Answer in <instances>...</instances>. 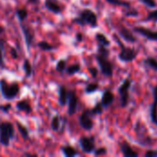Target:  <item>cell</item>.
<instances>
[{"mask_svg":"<svg viewBox=\"0 0 157 157\" xmlns=\"http://www.w3.org/2000/svg\"><path fill=\"white\" fill-rule=\"evenodd\" d=\"M96 60L98 62V64L99 66L101 74L106 77H111L113 75L114 67H113L112 63L109 60V57L97 53L96 54Z\"/></svg>","mask_w":157,"mask_h":157,"instance_id":"obj_5","label":"cell"},{"mask_svg":"<svg viewBox=\"0 0 157 157\" xmlns=\"http://www.w3.org/2000/svg\"><path fill=\"white\" fill-rule=\"evenodd\" d=\"M67 104H68V111H67L68 114L70 116L75 114L78 107V97L75 90H69Z\"/></svg>","mask_w":157,"mask_h":157,"instance_id":"obj_11","label":"cell"},{"mask_svg":"<svg viewBox=\"0 0 157 157\" xmlns=\"http://www.w3.org/2000/svg\"><path fill=\"white\" fill-rule=\"evenodd\" d=\"M66 122H67V120L65 118H63L59 115H56L52 119L51 129L56 132H63V131L65 129Z\"/></svg>","mask_w":157,"mask_h":157,"instance_id":"obj_12","label":"cell"},{"mask_svg":"<svg viewBox=\"0 0 157 157\" xmlns=\"http://www.w3.org/2000/svg\"><path fill=\"white\" fill-rule=\"evenodd\" d=\"M12 105L10 103H6V104H2L0 105V110L3 111L4 113H8V111L11 109Z\"/></svg>","mask_w":157,"mask_h":157,"instance_id":"obj_38","label":"cell"},{"mask_svg":"<svg viewBox=\"0 0 157 157\" xmlns=\"http://www.w3.org/2000/svg\"><path fill=\"white\" fill-rule=\"evenodd\" d=\"M114 94L110 91V90H106L104 91L103 93V96H102V98H101V104L104 108H108L109 107L113 101H114Z\"/></svg>","mask_w":157,"mask_h":157,"instance_id":"obj_19","label":"cell"},{"mask_svg":"<svg viewBox=\"0 0 157 157\" xmlns=\"http://www.w3.org/2000/svg\"><path fill=\"white\" fill-rule=\"evenodd\" d=\"M37 45H38V47H39L40 50H42V51H44V52H51V51H53V50L56 49L55 46H53L52 44L49 43V42L46 41V40H41V41H40V42H38Z\"/></svg>","mask_w":157,"mask_h":157,"instance_id":"obj_27","label":"cell"},{"mask_svg":"<svg viewBox=\"0 0 157 157\" xmlns=\"http://www.w3.org/2000/svg\"><path fill=\"white\" fill-rule=\"evenodd\" d=\"M144 63L147 67H149V68H151V69H153V70H155V71H156L157 72L156 59H155V58H153V57H148V58H146V59L144 61Z\"/></svg>","mask_w":157,"mask_h":157,"instance_id":"obj_30","label":"cell"},{"mask_svg":"<svg viewBox=\"0 0 157 157\" xmlns=\"http://www.w3.org/2000/svg\"><path fill=\"white\" fill-rule=\"evenodd\" d=\"M79 145L81 147V150L86 154H92L94 153L96 149V144H95V137L90 136H83L79 139Z\"/></svg>","mask_w":157,"mask_h":157,"instance_id":"obj_8","label":"cell"},{"mask_svg":"<svg viewBox=\"0 0 157 157\" xmlns=\"http://www.w3.org/2000/svg\"><path fill=\"white\" fill-rule=\"evenodd\" d=\"M96 40H97L98 45H102V46H106V47H109L110 45L109 40L103 33H100V32L97 33L96 34Z\"/></svg>","mask_w":157,"mask_h":157,"instance_id":"obj_23","label":"cell"},{"mask_svg":"<svg viewBox=\"0 0 157 157\" xmlns=\"http://www.w3.org/2000/svg\"><path fill=\"white\" fill-rule=\"evenodd\" d=\"M93 115L90 112V109H86L79 116V124L86 131H91L94 127V121L92 120Z\"/></svg>","mask_w":157,"mask_h":157,"instance_id":"obj_10","label":"cell"},{"mask_svg":"<svg viewBox=\"0 0 157 157\" xmlns=\"http://www.w3.org/2000/svg\"><path fill=\"white\" fill-rule=\"evenodd\" d=\"M28 10H27V8H25V7H22V8H17V10H16V15H17V18H18V20H19V22H23L25 19H26V17H28Z\"/></svg>","mask_w":157,"mask_h":157,"instance_id":"obj_29","label":"cell"},{"mask_svg":"<svg viewBox=\"0 0 157 157\" xmlns=\"http://www.w3.org/2000/svg\"><path fill=\"white\" fill-rule=\"evenodd\" d=\"M69 90L64 86H59L58 89V103L61 107H64L68 101Z\"/></svg>","mask_w":157,"mask_h":157,"instance_id":"obj_15","label":"cell"},{"mask_svg":"<svg viewBox=\"0 0 157 157\" xmlns=\"http://www.w3.org/2000/svg\"><path fill=\"white\" fill-rule=\"evenodd\" d=\"M119 34L121 35V37L125 40L126 41L128 42H131V43H134L136 42V37L133 35V33L126 27H124L123 25H121L120 28H119Z\"/></svg>","mask_w":157,"mask_h":157,"instance_id":"obj_14","label":"cell"},{"mask_svg":"<svg viewBox=\"0 0 157 157\" xmlns=\"http://www.w3.org/2000/svg\"><path fill=\"white\" fill-rule=\"evenodd\" d=\"M132 86V80L130 77L126 78L121 86L119 87V94L121 96V106L122 108H126L129 104V98H130V87Z\"/></svg>","mask_w":157,"mask_h":157,"instance_id":"obj_7","label":"cell"},{"mask_svg":"<svg viewBox=\"0 0 157 157\" xmlns=\"http://www.w3.org/2000/svg\"><path fill=\"white\" fill-rule=\"evenodd\" d=\"M20 28H21V30H22V33H23V36H24V40H25L26 46L28 48V51H29L30 48L33 45L34 39H35L34 30L29 26H27L23 22H20Z\"/></svg>","mask_w":157,"mask_h":157,"instance_id":"obj_9","label":"cell"},{"mask_svg":"<svg viewBox=\"0 0 157 157\" xmlns=\"http://www.w3.org/2000/svg\"><path fill=\"white\" fill-rule=\"evenodd\" d=\"M116 41L117 43L119 44L120 48H121V52L119 53V59L121 61V62H124V63H131L132 62L133 60L136 59L137 57V53L138 52L132 48H129V47H126L121 41V40L116 37Z\"/></svg>","mask_w":157,"mask_h":157,"instance_id":"obj_4","label":"cell"},{"mask_svg":"<svg viewBox=\"0 0 157 157\" xmlns=\"http://www.w3.org/2000/svg\"><path fill=\"white\" fill-rule=\"evenodd\" d=\"M76 40H77L78 42H80V41L83 40V35H82L81 33H77V34H76Z\"/></svg>","mask_w":157,"mask_h":157,"instance_id":"obj_43","label":"cell"},{"mask_svg":"<svg viewBox=\"0 0 157 157\" xmlns=\"http://www.w3.org/2000/svg\"><path fill=\"white\" fill-rule=\"evenodd\" d=\"M135 132L137 134V141L144 146H148L154 144V140L147 134L144 125L142 124L141 121H138L135 125Z\"/></svg>","mask_w":157,"mask_h":157,"instance_id":"obj_6","label":"cell"},{"mask_svg":"<svg viewBox=\"0 0 157 157\" xmlns=\"http://www.w3.org/2000/svg\"><path fill=\"white\" fill-rule=\"evenodd\" d=\"M16 125H17V128L20 135H21V137L24 140H29V130L23 124H21L18 121H16Z\"/></svg>","mask_w":157,"mask_h":157,"instance_id":"obj_24","label":"cell"},{"mask_svg":"<svg viewBox=\"0 0 157 157\" xmlns=\"http://www.w3.org/2000/svg\"><path fill=\"white\" fill-rule=\"evenodd\" d=\"M80 70H81L80 63H74V64H71V65H69V66L66 67L65 73L68 75H74L77 74L78 72H80Z\"/></svg>","mask_w":157,"mask_h":157,"instance_id":"obj_25","label":"cell"},{"mask_svg":"<svg viewBox=\"0 0 157 157\" xmlns=\"http://www.w3.org/2000/svg\"><path fill=\"white\" fill-rule=\"evenodd\" d=\"M133 31L144 36V37H145L149 40L157 41L156 30H152V29L144 28V27H133Z\"/></svg>","mask_w":157,"mask_h":157,"instance_id":"obj_13","label":"cell"},{"mask_svg":"<svg viewBox=\"0 0 157 157\" xmlns=\"http://www.w3.org/2000/svg\"><path fill=\"white\" fill-rule=\"evenodd\" d=\"M6 45V41L4 39H0V69H5L6 64L4 62V51Z\"/></svg>","mask_w":157,"mask_h":157,"instance_id":"obj_26","label":"cell"},{"mask_svg":"<svg viewBox=\"0 0 157 157\" xmlns=\"http://www.w3.org/2000/svg\"><path fill=\"white\" fill-rule=\"evenodd\" d=\"M4 31H5V28H4L2 25H0V35H1V34H3V33H4Z\"/></svg>","mask_w":157,"mask_h":157,"instance_id":"obj_45","label":"cell"},{"mask_svg":"<svg viewBox=\"0 0 157 157\" xmlns=\"http://www.w3.org/2000/svg\"><path fill=\"white\" fill-rule=\"evenodd\" d=\"M16 108L19 111H23L26 114H30L32 112V107L28 99H22L16 104Z\"/></svg>","mask_w":157,"mask_h":157,"instance_id":"obj_20","label":"cell"},{"mask_svg":"<svg viewBox=\"0 0 157 157\" xmlns=\"http://www.w3.org/2000/svg\"><path fill=\"white\" fill-rule=\"evenodd\" d=\"M144 20L145 21H155V22H157V9L149 12L147 17H146V18Z\"/></svg>","mask_w":157,"mask_h":157,"instance_id":"obj_35","label":"cell"},{"mask_svg":"<svg viewBox=\"0 0 157 157\" xmlns=\"http://www.w3.org/2000/svg\"><path fill=\"white\" fill-rule=\"evenodd\" d=\"M145 157H157V150H148L145 154Z\"/></svg>","mask_w":157,"mask_h":157,"instance_id":"obj_40","label":"cell"},{"mask_svg":"<svg viewBox=\"0 0 157 157\" xmlns=\"http://www.w3.org/2000/svg\"><path fill=\"white\" fill-rule=\"evenodd\" d=\"M107 153H108V151H107V149L105 147H100V148H98V149L96 148L93 154H94L95 156H101V155H107Z\"/></svg>","mask_w":157,"mask_h":157,"instance_id":"obj_36","label":"cell"},{"mask_svg":"<svg viewBox=\"0 0 157 157\" xmlns=\"http://www.w3.org/2000/svg\"><path fill=\"white\" fill-rule=\"evenodd\" d=\"M99 86L98 83H90L87 84L86 86L85 87V93L86 94H92L94 92H96L98 89Z\"/></svg>","mask_w":157,"mask_h":157,"instance_id":"obj_31","label":"cell"},{"mask_svg":"<svg viewBox=\"0 0 157 157\" xmlns=\"http://www.w3.org/2000/svg\"><path fill=\"white\" fill-rule=\"evenodd\" d=\"M125 15L127 16V17H137L138 15H139V12L137 11V9H131V10H128L126 13H125Z\"/></svg>","mask_w":157,"mask_h":157,"instance_id":"obj_39","label":"cell"},{"mask_svg":"<svg viewBox=\"0 0 157 157\" xmlns=\"http://www.w3.org/2000/svg\"><path fill=\"white\" fill-rule=\"evenodd\" d=\"M20 92V86L17 82L8 83L6 79H0V93L6 100L15 99Z\"/></svg>","mask_w":157,"mask_h":157,"instance_id":"obj_2","label":"cell"},{"mask_svg":"<svg viewBox=\"0 0 157 157\" xmlns=\"http://www.w3.org/2000/svg\"><path fill=\"white\" fill-rule=\"evenodd\" d=\"M103 109H104V107L102 106L101 102H98V103L96 104V106H95L92 109H90V112H91V114H92L93 116L100 115V114H102Z\"/></svg>","mask_w":157,"mask_h":157,"instance_id":"obj_32","label":"cell"},{"mask_svg":"<svg viewBox=\"0 0 157 157\" xmlns=\"http://www.w3.org/2000/svg\"><path fill=\"white\" fill-rule=\"evenodd\" d=\"M97 53L101 54V55H103V56H107V57H109V48H108V47H106V46L98 45V52H97Z\"/></svg>","mask_w":157,"mask_h":157,"instance_id":"obj_34","label":"cell"},{"mask_svg":"<svg viewBox=\"0 0 157 157\" xmlns=\"http://www.w3.org/2000/svg\"><path fill=\"white\" fill-rule=\"evenodd\" d=\"M141 2L143 4H144L145 6H147L150 8H155L156 7L157 3L155 0H141Z\"/></svg>","mask_w":157,"mask_h":157,"instance_id":"obj_37","label":"cell"},{"mask_svg":"<svg viewBox=\"0 0 157 157\" xmlns=\"http://www.w3.org/2000/svg\"><path fill=\"white\" fill-rule=\"evenodd\" d=\"M89 72H90V74H91V75H92L93 77H97V75H98V69H97V68H95V67H91V68H89Z\"/></svg>","mask_w":157,"mask_h":157,"instance_id":"obj_41","label":"cell"},{"mask_svg":"<svg viewBox=\"0 0 157 157\" xmlns=\"http://www.w3.org/2000/svg\"><path fill=\"white\" fill-rule=\"evenodd\" d=\"M73 23H75L83 27L90 26L91 28H97L98 27V16L93 10L89 8H84L73 19Z\"/></svg>","mask_w":157,"mask_h":157,"instance_id":"obj_1","label":"cell"},{"mask_svg":"<svg viewBox=\"0 0 157 157\" xmlns=\"http://www.w3.org/2000/svg\"><path fill=\"white\" fill-rule=\"evenodd\" d=\"M121 152L125 157H138L139 155L138 153H136L127 142L121 144Z\"/></svg>","mask_w":157,"mask_h":157,"instance_id":"obj_17","label":"cell"},{"mask_svg":"<svg viewBox=\"0 0 157 157\" xmlns=\"http://www.w3.org/2000/svg\"><path fill=\"white\" fill-rule=\"evenodd\" d=\"M44 6L49 11H51L52 13H53L55 15H59L63 12L62 6L54 0H45Z\"/></svg>","mask_w":157,"mask_h":157,"instance_id":"obj_16","label":"cell"},{"mask_svg":"<svg viewBox=\"0 0 157 157\" xmlns=\"http://www.w3.org/2000/svg\"><path fill=\"white\" fill-rule=\"evenodd\" d=\"M61 151L63 154V155L66 157H74L79 155L78 151L75 147H73L71 145H64V146H63L61 148Z\"/></svg>","mask_w":157,"mask_h":157,"instance_id":"obj_21","label":"cell"},{"mask_svg":"<svg viewBox=\"0 0 157 157\" xmlns=\"http://www.w3.org/2000/svg\"><path fill=\"white\" fill-rule=\"evenodd\" d=\"M24 155H25V156H37V155H32V154H29V153H25Z\"/></svg>","mask_w":157,"mask_h":157,"instance_id":"obj_44","label":"cell"},{"mask_svg":"<svg viewBox=\"0 0 157 157\" xmlns=\"http://www.w3.org/2000/svg\"><path fill=\"white\" fill-rule=\"evenodd\" d=\"M154 103L150 110V117L151 121L157 125V86H155L154 88Z\"/></svg>","mask_w":157,"mask_h":157,"instance_id":"obj_18","label":"cell"},{"mask_svg":"<svg viewBox=\"0 0 157 157\" xmlns=\"http://www.w3.org/2000/svg\"><path fill=\"white\" fill-rule=\"evenodd\" d=\"M15 138V128L10 121H0V144L9 146L10 142Z\"/></svg>","mask_w":157,"mask_h":157,"instance_id":"obj_3","label":"cell"},{"mask_svg":"<svg viewBox=\"0 0 157 157\" xmlns=\"http://www.w3.org/2000/svg\"><path fill=\"white\" fill-rule=\"evenodd\" d=\"M66 61L63 60V59H61L57 62L56 63V66H55V69L57 72L59 73H63L65 72V69H66Z\"/></svg>","mask_w":157,"mask_h":157,"instance_id":"obj_33","label":"cell"},{"mask_svg":"<svg viewBox=\"0 0 157 157\" xmlns=\"http://www.w3.org/2000/svg\"><path fill=\"white\" fill-rule=\"evenodd\" d=\"M10 53H11V55H12V57L14 59H17L18 55H17V50L15 48H11L10 49Z\"/></svg>","mask_w":157,"mask_h":157,"instance_id":"obj_42","label":"cell"},{"mask_svg":"<svg viewBox=\"0 0 157 157\" xmlns=\"http://www.w3.org/2000/svg\"><path fill=\"white\" fill-rule=\"evenodd\" d=\"M39 0H28V3H32V4H34V3H37Z\"/></svg>","mask_w":157,"mask_h":157,"instance_id":"obj_46","label":"cell"},{"mask_svg":"<svg viewBox=\"0 0 157 157\" xmlns=\"http://www.w3.org/2000/svg\"><path fill=\"white\" fill-rule=\"evenodd\" d=\"M22 68L24 70V73H25V77L26 78H29L32 74H33V68H32V65L29 62V59H25L24 62H23V64H22Z\"/></svg>","mask_w":157,"mask_h":157,"instance_id":"obj_22","label":"cell"},{"mask_svg":"<svg viewBox=\"0 0 157 157\" xmlns=\"http://www.w3.org/2000/svg\"><path fill=\"white\" fill-rule=\"evenodd\" d=\"M106 1L110 5L131 8V3L129 1H125V0H106Z\"/></svg>","mask_w":157,"mask_h":157,"instance_id":"obj_28","label":"cell"}]
</instances>
